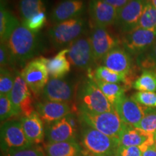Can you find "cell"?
<instances>
[{
  "instance_id": "43",
  "label": "cell",
  "mask_w": 156,
  "mask_h": 156,
  "mask_svg": "<svg viewBox=\"0 0 156 156\" xmlns=\"http://www.w3.org/2000/svg\"><path fill=\"white\" fill-rule=\"evenodd\" d=\"M153 71L154 72V73H155V75H156V67L155 68V69H154L153 70Z\"/></svg>"
},
{
  "instance_id": "10",
  "label": "cell",
  "mask_w": 156,
  "mask_h": 156,
  "mask_svg": "<svg viewBox=\"0 0 156 156\" xmlns=\"http://www.w3.org/2000/svg\"><path fill=\"white\" fill-rule=\"evenodd\" d=\"M67 58L70 63L78 69H87L94 63L90 38L81 36L68 47Z\"/></svg>"
},
{
  "instance_id": "17",
  "label": "cell",
  "mask_w": 156,
  "mask_h": 156,
  "mask_svg": "<svg viewBox=\"0 0 156 156\" xmlns=\"http://www.w3.org/2000/svg\"><path fill=\"white\" fill-rule=\"evenodd\" d=\"M36 112L47 125L58 121L72 113L69 103L44 100L35 103Z\"/></svg>"
},
{
  "instance_id": "13",
  "label": "cell",
  "mask_w": 156,
  "mask_h": 156,
  "mask_svg": "<svg viewBox=\"0 0 156 156\" xmlns=\"http://www.w3.org/2000/svg\"><path fill=\"white\" fill-rule=\"evenodd\" d=\"M147 0H130L118 10L116 24L124 34L137 27Z\"/></svg>"
},
{
  "instance_id": "23",
  "label": "cell",
  "mask_w": 156,
  "mask_h": 156,
  "mask_svg": "<svg viewBox=\"0 0 156 156\" xmlns=\"http://www.w3.org/2000/svg\"><path fill=\"white\" fill-rule=\"evenodd\" d=\"M46 156H84L83 149L77 141H68L46 144Z\"/></svg>"
},
{
  "instance_id": "44",
  "label": "cell",
  "mask_w": 156,
  "mask_h": 156,
  "mask_svg": "<svg viewBox=\"0 0 156 156\" xmlns=\"http://www.w3.org/2000/svg\"><path fill=\"white\" fill-rule=\"evenodd\" d=\"M155 147H156V133H155Z\"/></svg>"
},
{
  "instance_id": "15",
  "label": "cell",
  "mask_w": 156,
  "mask_h": 156,
  "mask_svg": "<svg viewBox=\"0 0 156 156\" xmlns=\"http://www.w3.org/2000/svg\"><path fill=\"white\" fill-rule=\"evenodd\" d=\"M155 134H151L124 124L119 138V145L139 147L142 152L150 146L155 145Z\"/></svg>"
},
{
  "instance_id": "40",
  "label": "cell",
  "mask_w": 156,
  "mask_h": 156,
  "mask_svg": "<svg viewBox=\"0 0 156 156\" xmlns=\"http://www.w3.org/2000/svg\"><path fill=\"white\" fill-rule=\"evenodd\" d=\"M142 156H156V147L155 145L148 147L142 152Z\"/></svg>"
},
{
  "instance_id": "27",
  "label": "cell",
  "mask_w": 156,
  "mask_h": 156,
  "mask_svg": "<svg viewBox=\"0 0 156 156\" xmlns=\"http://www.w3.org/2000/svg\"><path fill=\"white\" fill-rule=\"evenodd\" d=\"M93 80V81L96 83L98 87L100 88L101 92L103 93V95L106 96L108 99L109 103L114 106L115 103L117 102V101L122 97L124 95V93L129 87L125 85H119L117 83H106V82L98 80L95 78L90 77Z\"/></svg>"
},
{
  "instance_id": "19",
  "label": "cell",
  "mask_w": 156,
  "mask_h": 156,
  "mask_svg": "<svg viewBox=\"0 0 156 156\" xmlns=\"http://www.w3.org/2000/svg\"><path fill=\"white\" fill-rule=\"evenodd\" d=\"M89 14L95 26L106 28L116 23L118 10L102 0H90Z\"/></svg>"
},
{
  "instance_id": "20",
  "label": "cell",
  "mask_w": 156,
  "mask_h": 156,
  "mask_svg": "<svg viewBox=\"0 0 156 156\" xmlns=\"http://www.w3.org/2000/svg\"><path fill=\"white\" fill-rule=\"evenodd\" d=\"M84 10L85 3L83 0H62L54 7L51 14V20L56 24L80 17Z\"/></svg>"
},
{
  "instance_id": "3",
  "label": "cell",
  "mask_w": 156,
  "mask_h": 156,
  "mask_svg": "<svg viewBox=\"0 0 156 156\" xmlns=\"http://www.w3.org/2000/svg\"><path fill=\"white\" fill-rule=\"evenodd\" d=\"M80 123V142L84 153L97 156H116L119 141L85 123Z\"/></svg>"
},
{
  "instance_id": "22",
  "label": "cell",
  "mask_w": 156,
  "mask_h": 156,
  "mask_svg": "<svg viewBox=\"0 0 156 156\" xmlns=\"http://www.w3.org/2000/svg\"><path fill=\"white\" fill-rule=\"evenodd\" d=\"M67 53L68 48H65L60 51L53 58L41 57L51 77L62 78L70 71V62L67 58Z\"/></svg>"
},
{
  "instance_id": "18",
  "label": "cell",
  "mask_w": 156,
  "mask_h": 156,
  "mask_svg": "<svg viewBox=\"0 0 156 156\" xmlns=\"http://www.w3.org/2000/svg\"><path fill=\"white\" fill-rule=\"evenodd\" d=\"M103 66L117 73L132 77V61L127 51L118 46L102 58Z\"/></svg>"
},
{
  "instance_id": "34",
  "label": "cell",
  "mask_w": 156,
  "mask_h": 156,
  "mask_svg": "<svg viewBox=\"0 0 156 156\" xmlns=\"http://www.w3.org/2000/svg\"><path fill=\"white\" fill-rule=\"evenodd\" d=\"M132 98L142 106L148 108H156V93L139 92L134 93Z\"/></svg>"
},
{
  "instance_id": "41",
  "label": "cell",
  "mask_w": 156,
  "mask_h": 156,
  "mask_svg": "<svg viewBox=\"0 0 156 156\" xmlns=\"http://www.w3.org/2000/svg\"><path fill=\"white\" fill-rule=\"evenodd\" d=\"M150 1H151V2L153 4V5L155 7L156 9V0H150Z\"/></svg>"
},
{
  "instance_id": "2",
  "label": "cell",
  "mask_w": 156,
  "mask_h": 156,
  "mask_svg": "<svg viewBox=\"0 0 156 156\" xmlns=\"http://www.w3.org/2000/svg\"><path fill=\"white\" fill-rule=\"evenodd\" d=\"M5 43L14 61H27L38 54L41 49L40 41L36 34L22 24L15 28Z\"/></svg>"
},
{
  "instance_id": "8",
  "label": "cell",
  "mask_w": 156,
  "mask_h": 156,
  "mask_svg": "<svg viewBox=\"0 0 156 156\" xmlns=\"http://www.w3.org/2000/svg\"><path fill=\"white\" fill-rule=\"evenodd\" d=\"M9 97L17 116L21 114L28 116L36 112L31 90L20 73L15 75L14 86Z\"/></svg>"
},
{
  "instance_id": "31",
  "label": "cell",
  "mask_w": 156,
  "mask_h": 156,
  "mask_svg": "<svg viewBox=\"0 0 156 156\" xmlns=\"http://www.w3.org/2000/svg\"><path fill=\"white\" fill-rule=\"evenodd\" d=\"M15 76L6 67L0 70V95H9L14 86Z\"/></svg>"
},
{
  "instance_id": "42",
  "label": "cell",
  "mask_w": 156,
  "mask_h": 156,
  "mask_svg": "<svg viewBox=\"0 0 156 156\" xmlns=\"http://www.w3.org/2000/svg\"><path fill=\"white\" fill-rule=\"evenodd\" d=\"M84 156H97V155H93V154H90V153H84Z\"/></svg>"
},
{
  "instance_id": "36",
  "label": "cell",
  "mask_w": 156,
  "mask_h": 156,
  "mask_svg": "<svg viewBox=\"0 0 156 156\" xmlns=\"http://www.w3.org/2000/svg\"><path fill=\"white\" fill-rule=\"evenodd\" d=\"M5 156H46L44 151L39 147H31L20 150L13 153L7 154Z\"/></svg>"
},
{
  "instance_id": "28",
  "label": "cell",
  "mask_w": 156,
  "mask_h": 156,
  "mask_svg": "<svg viewBox=\"0 0 156 156\" xmlns=\"http://www.w3.org/2000/svg\"><path fill=\"white\" fill-rule=\"evenodd\" d=\"M132 87L140 92H156V75L153 70H143L132 84Z\"/></svg>"
},
{
  "instance_id": "5",
  "label": "cell",
  "mask_w": 156,
  "mask_h": 156,
  "mask_svg": "<svg viewBox=\"0 0 156 156\" xmlns=\"http://www.w3.org/2000/svg\"><path fill=\"white\" fill-rule=\"evenodd\" d=\"M85 30V20L81 17H75L54 24L48 30L51 42L56 48L70 46L83 36Z\"/></svg>"
},
{
  "instance_id": "11",
  "label": "cell",
  "mask_w": 156,
  "mask_h": 156,
  "mask_svg": "<svg viewBox=\"0 0 156 156\" xmlns=\"http://www.w3.org/2000/svg\"><path fill=\"white\" fill-rule=\"evenodd\" d=\"M114 109L124 124L135 126L152 108L144 106L125 95L121 97L114 105Z\"/></svg>"
},
{
  "instance_id": "14",
  "label": "cell",
  "mask_w": 156,
  "mask_h": 156,
  "mask_svg": "<svg viewBox=\"0 0 156 156\" xmlns=\"http://www.w3.org/2000/svg\"><path fill=\"white\" fill-rule=\"evenodd\" d=\"M74 94L73 84L62 78L54 77L48 80L41 93L44 100L67 103L73 100Z\"/></svg>"
},
{
  "instance_id": "39",
  "label": "cell",
  "mask_w": 156,
  "mask_h": 156,
  "mask_svg": "<svg viewBox=\"0 0 156 156\" xmlns=\"http://www.w3.org/2000/svg\"><path fill=\"white\" fill-rule=\"evenodd\" d=\"M102 1L105 2L109 5L116 8L117 10H119V9L122 8L124 6H125L130 0H102Z\"/></svg>"
},
{
  "instance_id": "16",
  "label": "cell",
  "mask_w": 156,
  "mask_h": 156,
  "mask_svg": "<svg viewBox=\"0 0 156 156\" xmlns=\"http://www.w3.org/2000/svg\"><path fill=\"white\" fill-rule=\"evenodd\" d=\"M77 129L70 124L67 116L47 125L45 130V138L47 143L77 141Z\"/></svg>"
},
{
  "instance_id": "7",
  "label": "cell",
  "mask_w": 156,
  "mask_h": 156,
  "mask_svg": "<svg viewBox=\"0 0 156 156\" xmlns=\"http://www.w3.org/2000/svg\"><path fill=\"white\" fill-rule=\"evenodd\" d=\"M20 75L35 96L41 94L47 84L48 72L42 58H35L27 64Z\"/></svg>"
},
{
  "instance_id": "32",
  "label": "cell",
  "mask_w": 156,
  "mask_h": 156,
  "mask_svg": "<svg viewBox=\"0 0 156 156\" xmlns=\"http://www.w3.org/2000/svg\"><path fill=\"white\" fill-rule=\"evenodd\" d=\"M135 127L151 134L156 133V110H151L147 113Z\"/></svg>"
},
{
  "instance_id": "25",
  "label": "cell",
  "mask_w": 156,
  "mask_h": 156,
  "mask_svg": "<svg viewBox=\"0 0 156 156\" xmlns=\"http://www.w3.org/2000/svg\"><path fill=\"white\" fill-rule=\"evenodd\" d=\"M22 23L42 12H46L44 0H20L18 5Z\"/></svg>"
},
{
  "instance_id": "21",
  "label": "cell",
  "mask_w": 156,
  "mask_h": 156,
  "mask_svg": "<svg viewBox=\"0 0 156 156\" xmlns=\"http://www.w3.org/2000/svg\"><path fill=\"white\" fill-rule=\"evenodd\" d=\"M23 132L32 145H38L44 142L45 129L44 122L38 113L34 112L30 116H23L20 120Z\"/></svg>"
},
{
  "instance_id": "9",
  "label": "cell",
  "mask_w": 156,
  "mask_h": 156,
  "mask_svg": "<svg viewBox=\"0 0 156 156\" xmlns=\"http://www.w3.org/2000/svg\"><path fill=\"white\" fill-rule=\"evenodd\" d=\"M156 41V30L136 28L124 34L122 40L124 48L129 54L138 55L145 52Z\"/></svg>"
},
{
  "instance_id": "6",
  "label": "cell",
  "mask_w": 156,
  "mask_h": 156,
  "mask_svg": "<svg viewBox=\"0 0 156 156\" xmlns=\"http://www.w3.org/2000/svg\"><path fill=\"white\" fill-rule=\"evenodd\" d=\"M33 146L25 136L20 122L10 120L2 125L1 150L5 155Z\"/></svg>"
},
{
  "instance_id": "4",
  "label": "cell",
  "mask_w": 156,
  "mask_h": 156,
  "mask_svg": "<svg viewBox=\"0 0 156 156\" xmlns=\"http://www.w3.org/2000/svg\"><path fill=\"white\" fill-rule=\"evenodd\" d=\"M79 120L119 142L124 123L115 109L101 114L79 112Z\"/></svg>"
},
{
  "instance_id": "33",
  "label": "cell",
  "mask_w": 156,
  "mask_h": 156,
  "mask_svg": "<svg viewBox=\"0 0 156 156\" xmlns=\"http://www.w3.org/2000/svg\"><path fill=\"white\" fill-rule=\"evenodd\" d=\"M17 116L9 95H0V119L1 122Z\"/></svg>"
},
{
  "instance_id": "35",
  "label": "cell",
  "mask_w": 156,
  "mask_h": 156,
  "mask_svg": "<svg viewBox=\"0 0 156 156\" xmlns=\"http://www.w3.org/2000/svg\"><path fill=\"white\" fill-rule=\"evenodd\" d=\"M46 23V12H42L33 17L26 22L22 23V25L26 27L30 31L37 34L39 30L44 26Z\"/></svg>"
},
{
  "instance_id": "12",
  "label": "cell",
  "mask_w": 156,
  "mask_h": 156,
  "mask_svg": "<svg viewBox=\"0 0 156 156\" xmlns=\"http://www.w3.org/2000/svg\"><path fill=\"white\" fill-rule=\"evenodd\" d=\"M89 38L95 62L103 58L108 52L122 44V41L103 27L95 26Z\"/></svg>"
},
{
  "instance_id": "38",
  "label": "cell",
  "mask_w": 156,
  "mask_h": 156,
  "mask_svg": "<svg viewBox=\"0 0 156 156\" xmlns=\"http://www.w3.org/2000/svg\"><path fill=\"white\" fill-rule=\"evenodd\" d=\"M116 156H142V152L139 147L119 145L116 151Z\"/></svg>"
},
{
  "instance_id": "30",
  "label": "cell",
  "mask_w": 156,
  "mask_h": 156,
  "mask_svg": "<svg viewBox=\"0 0 156 156\" xmlns=\"http://www.w3.org/2000/svg\"><path fill=\"white\" fill-rule=\"evenodd\" d=\"M138 65L144 70H152L156 67V41L145 52L137 56Z\"/></svg>"
},
{
  "instance_id": "1",
  "label": "cell",
  "mask_w": 156,
  "mask_h": 156,
  "mask_svg": "<svg viewBox=\"0 0 156 156\" xmlns=\"http://www.w3.org/2000/svg\"><path fill=\"white\" fill-rule=\"evenodd\" d=\"M77 105L78 112L101 114L114 110V107L90 77L84 80L78 87Z\"/></svg>"
},
{
  "instance_id": "24",
  "label": "cell",
  "mask_w": 156,
  "mask_h": 156,
  "mask_svg": "<svg viewBox=\"0 0 156 156\" xmlns=\"http://www.w3.org/2000/svg\"><path fill=\"white\" fill-rule=\"evenodd\" d=\"M88 77L95 78L98 80L104 81L106 83L117 84L123 83L128 87H129L133 84L132 83L133 77L131 76L113 71L105 66H98L94 71H92V69H89Z\"/></svg>"
},
{
  "instance_id": "37",
  "label": "cell",
  "mask_w": 156,
  "mask_h": 156,
  "mask_svg": "<svg viewBox=\"0 0 156 156\" xmlns=\"http://www.w3.org/2000/svg\"><path fill=\"white\" fill-rule=\"evenodd\" d=\"M14 62L12 56L6 43H1L0 46V64L1 67H5Z\"/></svg>"
},
{
  "instance_id": "26",
  "label": "cell",
  "mask_w": 156,
  "mask_h": 156,
  "mask_svg": "<svg viewBox=\"0 0 156 156\" xmlns=\"http://www.w3.org/2000/svg\"><path fill=\"white\" fill-rule=\"evenodd\" d=\"M20 24L16 18L7 9L1 5L0 10V38L1 43H5L18 25Z\"/></svg>"
},
{
  "instance_id": "29",
  "label": "cell",
  "mask_w": 156,
  "mask_h": 156,
  "mask_svg": "<svg viewBox=\"0 0 156 156\" xmlns=\"http://www.w3.org/2000/svg\"><path fill=\"white\" fill-rule=\"evenodd\" d=\"M136 28L156 30V9L150 0L146 2Z\"/></svg>"
}]
</instances>
